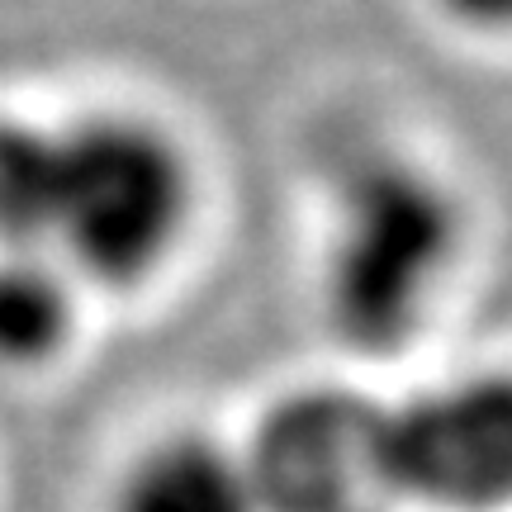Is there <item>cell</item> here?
I'll return each mask as SVG.
<instances>
[{"label":"cell","mask_w":512,"mask_h":512,"mask_svg":"<svg viewBox=\"0 0 512 512\" xmlns=\"http://www.w3.org/2000/svg\"><path fill=\"white\" fill-rule=\"evenodd\" d=\"M394 498L494 512L512 503V375H465L389 408Z\"/></svg>","instance_id":"277c9868"},{"label":"cell","mask_w":512,"mask_h":512,"mask_svg":"<svg viewBox=\"0 0 512 512\" xmlns=\"http://www.w3.org/2000/svg\"><path fill=\"white\" fill-rule=\"evenodd\" d=\"M57 204V128L0 119V252H48Z\"/></svg>","instance_id":"52a82bcc"},{"label":"cell","mask_w":512,"mask_h":512,"mask_svg":"<svg viewBox=\"0 0 512 512\" xmlns=\"http://www.w3.org/2000/svg\"><path fill=\"white\" fill-rule=\"evenodd\" d=\"M460 219L451 195L413 166H370L347 190L332 242V323L356 347H403L432 309L456 261Z\"/></svg>","instance_id":"7a4b0ae2"},{"label":"cell","mask_w":512,"mask_h":512,"mask_svg":"<svg viewBox=\"0 0 512 512\" xmlns=\"http://www.w3.org/2000/svg\"><path fill=\"white\" fill-rule=\"evenodd\" d=\"M389 408L347 389H304L275 403L242 451L266 512H380L389 479Z\"/></svg>","instance_id":"3957f363"},{"label":"cell","mask_w":512,"mask_h":512,"mask_svg":"<svg viewBox=\"0 0 512 512\" xmlns=\"http://www.w3.org/2000/svg\"><path fill=\"white\" fill-rule=\"evenodd\" d=\"M195 209L190 162L157 124L91 114L57 128L48 252L95 285H138L176 252Z\"/></svg>","instance_id":"6da1fadb"},{"label":"cell","mask_w":512,"mask_h":512,"mask_svg":"<svg viewBox=\"0 0 512 512\" xmlns=\"http://www.w3.org/2000/svg\"><path fill=\"white\" fill-rule=\"evenodd\" d=\"M76 332V275L53 252H0V366H43Z\"/></svg>","instance_id":"8992f818"},{"label":"cell","mask_w":512,"mask_h":512,"mask_svg":"<svg viewBox=\"0 0 512 512\" xmlns=\"http://www.w3.org/2000/svg\"><path fill=\"white\" fill-rule=\"evenodd\" d=\"M114 512H266L238 451L209 437H171L133 460Z\"/></svg>","instance_id":"5b68a950"}]
</instances>
